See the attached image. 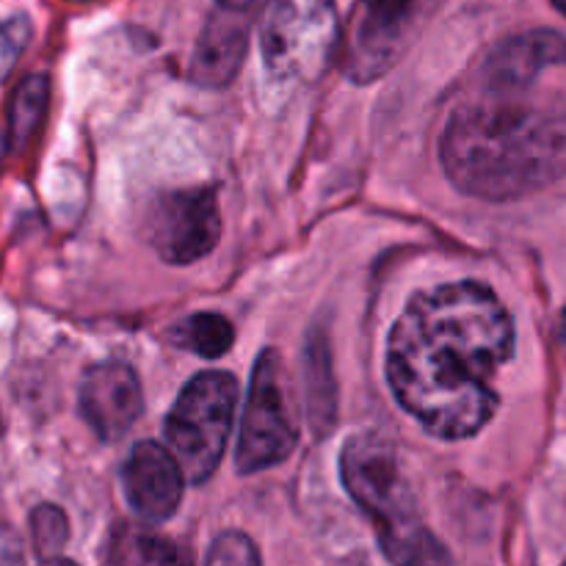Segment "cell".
Returning <instances> with one entry per match:
<instances>
[{
    "label": "cell",
    "instance_id": "6da1fadb",
    "mask_svg": "<svg viewBox=\"0 0 566 566\" xmlns=\"http://www.w3.org/2000/svg\"><path fill=\"white\" fill-rule=\"evenodd\" d=\"M512 352L514 324L501 298L481 282H451L403 307L387 346V381L429 434L462 440L495 415V376Z\"/></svg>",
    "mask_w": 566,
    "mask_h": 566
},
{
    "label": "cell",
    "instance_id": "7a4b0ae2",
    "mask_svg": "<svg viewBox=\"0 0 566 566\" xmlns=\"http://www.w3.org/2000/svg\"><path fill=\"white\" fill-rule=\"evenodd\" d=\"M448 180L470 197L506 202L566 175V119L492 97L453 111L440 138Z\"/></svg>",
    "mask_w": 566,
    "mask_h": 566
},
{
    "label": "cell",
    "instance_id": "3957f363",
    "mask_svg": "<svg viewBox=\"0 0 566 566\" xmlns=\"http://www.w3.org/2000/svg\"><path fill=\"white\" fill-rule=\"evenodd\" d=\"M340 479L348 495L374 520L387 562L420 566L437 545L420 525L412 490L401 473L396 451L379 437H354L340 453Z\"/></svg>",
    "mask_w": 566,
    "mask_h": 566
},
{
    "label": "cell",
    "instance_id": "277c9868",
    "mask_svg": "<svg viewBox=\"0 0 566 566\" xmlns=\"http://www.w3.org/2000/svg\"><path fill=\"white\" fill-rule=\"evenodd\" d=\"M340 50V17L332 0H265L260 14L265 83L280 92L318 83Z\"/></svg>",
    "mask_w": 566,
    "mask_h": 566
},
{
    "label": "cell",
    "instance_id": "5b68a950",
    "mask_svg": "<svg viewBox=\"0 0 566 566\" xmlns=\"http://www.w3.org/2000/svg\"><path fill=\"white\" fill-rule=\"evenodd\" d=\"M238 381L224 370L193 376L166 418V440L191 484H205L219 468L235 423Z\"/></svg>",
    "mask_w": 566,
    "mask_h": 566
},
{
    "label": "cell",
    "instance_id": "8992f818",
    "mask_svg": "<svg viewBox=\"0 0 566 566\" xmlns=\"http://www.w3.org/2000/svg\"><path fill=\"white\" fill-rule=\"evenodd\" d=\"M442 0H357L343 36V66L354 83H374L412 50Z\"/></svg>",
    "mask_w": 566,
    "mask_h": 566
},
{
    "label": "cell",
    "instance_id": "52a82bcc",
    "mask_svg": "<svg viewBox=\"0 0 566 566\" xmlns=\"http://www.w3.org/2000/svg\"><path fill=\"white\" fill-rule=\"evenodd\" d=\"M298 440V420L293 412L291 381L276 348L258 357L243 403L241 437L235 448L238 473L254 475L276 468L293 453Z\"/></svg>",
    "mask_w": 566,
    "mask_h": 566
},
{
    "label": "cell",
    "instance_id": "ba28073f",
    "mask_svg": "<svg viewBox=\"0 0 566 566\" xmlns=\"http://www.w3.org/2000/svg\"><path fill=\"white\" fill-rule=\"evenodd\" d=\"M221 216L210 188H180L160 193L147 213V238L160 260L188 265L213 252Z\"/></svg>",
    "mask_w": 566,
    "mask_h": 566
},
{
    "label": "cell",
    "instance_id": "9c48e42d",
    "mask_svg": "<svg viewBox=\"0 0 566 566\" xmlns=\"http://www.w3.org/2000/svg\"><path fill=\"white\" fill-rule=\"evenodd\" d=\"M144 409L142 381L125 363H99L83 374L81 415L103 442H116Z\"/></svg>",
    "mask_w": 566,
    "mask_h": 566
},
{
    "label": "cell",
    "instance_id": "30bf717a",
    "mask_svg": "<svg viewBox=\"0 0 566 566\" xmlns=\"http://www.w3.org/2000/svg\"><path fill=\"white\" fill-rule=\"evenodd\" d=\"M122 481L133 512L149 523H164L180 506L182 486L188 479L169 448L144 440L133 446L122 470Z\"/></svg>",
    "mask_w": 566,
    "mask_h": 566
},
{
    "label": "cell",
    "instance_id": "8fae6325",
    "mask_svg": "<svg viewBox=\"0 0 566 566\" xmlns=\"http://www.w3.org/2000/svg\"><path fill=\"white\" fill-rule=\"evenodd\" d=\"M249 9L219 3L199 36L191 61V81L202 88H224L238 75L247 53Z\"/></svg>",
    "mask_w": 566,
    "mask_h": 566
},
{
    "label": "cell",
    "instance_id": "7c38bea8",
    "mask_svg": "<svg viewBox=\"0 0 566 566\" xmlns=\"http://www.w3.org/2000/svg\"><path fill=\"white\" fill-rule=\"evenodd\" d=\"M566 64V36L553 31H534L503 42L486 61V77L497 92L528 86L542 70Z\"/></svg>",
    "mask_w": 566,
    "mask_h": 566
},
{
    "label": "cell",
    "instance_id": "4fadbf2b",
    "mask_svg": "<svg viewBox=\"0 0 566 566\" xmlns=\"http://www.w3.org/2000/svg\"><path fill=\"white\" fill-rule=\"evenodd\" d=\"M111 566H191V556L177 542L155 534V531L138 528V525H122L116 528L108 547Z\"/></svg>",
    "mask_w": 566,
    "mask_h": 566
},
{
    "label": "cell",
    "instance_id": "5bb4252c",
    "mask_svg": "<svg viewBox=\"0 0 566 566\" xmlns=\"http://www.w3.org/2000/svg\"><path fill=\"white\" fill-rule=\"evenodd\" d=\"M50 99V83L44 75H31L17 86L9 105V142L14 149H25L36 136Z\"/></svg>",
    "mask_w": 566,
    "mask_h": 566
},
{
    "label": "cell",
    "instance_id": "9a60e30c",
    "mask_svg": "<svg viewBox=\"0 0 566 566\" xmlns=\"http://www.w3.org/2000/svg\"><path fill=\"white\" fill-rule=\"evenodd\" d=\"M175 340L182 348H188V352L199 354V357L216 359L230 352L232 340H235V329H232V324L224 315L199 313L177 326Z\"/></svg>",
    "mask_w": 566,
    "mask_h": 566
},
{
    "label": "cell",
    "instance_id": "2e32d148",
    "mask_svg": "<svg viewBox=\"0 0 566 566\" xmlns=\"http://www.w3.org/2000/svg\"><path fill=\"white\" fill-rule=\"evenodd\" d=\"M31 534L42 562L50 556H59V551L66 545V539H70L66 514L61 512L59 506H53V503H42V506L33 509L31 514Z\"/></svg>",
    "mask_w": 566,
    "mask_h": 566
},
{
    "label": "cell",
    "instance_id": "e0dca14e",
    "mask_svg": "<svg viewBox=\"0 0 566 566\" xmlns=\"http://www.w3.org/2000/svg\"><path fill=\"white\" fill-rule=\"evenodd\" d=\"M205 566H260V553L247 534L227 531V534L216 536Z\"/></svg>",
    "mask_w": 566,
    "mask_h": 566
},
{
    "label": "cell",
    "instance_id": "ac0fdd59",
    "mask_svg": "<svg viewBox=\"0 0 566 566\" xmlns=\"http://www.w3.org/2000/svg\"><path fill=\"white\" fill-rule=\"evenodd\" d=\"M28 42H31V22L25 17H11L0 22V83L11 75Z\"/></svg>",
    "mask_w": 566,
    "mask_h": 566
},
{
    "label": "cell",
    "instance_id": "d6986e66",
    "mask_svg": "<svg viewBox=\"0 0 566 566\" xmlns=\"http://www.w3.org/2000/svg\"><path fill=\"white\" fill-rule=\"evenodd\" d=\"M0 566H25L20 536L3 523H0Z\"/></svg>",
    "mask_w": 566,
    "mask_h": 566
},
{
    "label": "cell",
    "instance_id": "ffe728a7",
    "mask_svg": "<svg viewBox=\"0 0 566 566\" xmlns=\"http://www.w3.org/2000/svg\"><path fill=\"white\" fill-rule=\"evenodd\" d=\"M9 147H11L9 130H3V127H0V166H3V158H6V153H9Z\"/></svg>",
    "mask_w": 566,
    "mask_h": 566
},
{
    "label": "cell",
    "instance_id": "44dd1931",
    "mask_svg": "<svg viewBox=\"0 0 566 566\" xmlns=\"http://www.w3.org/2000/svg\"><path fill=\"white\" fill-rule=\"evenodd\" d=\"M44 566H77V564L70 562V558H64V556H50V558H44Z\"/></svg>",
    "mask_w": 566,
    "mask_h": 566
},
{
    "label": "cell",
    "instance_id": "7402d4cb",
    "mask_svg": "<svg viewBox=\"0 0 566 566\" xmlns=\"http://www.w3.org/2000/svg\"><path fill=\"white\" fill-rule=\"evenodd\" d=\"M553 6H556L558 11H562V14H566V0H551Z\"/></svg>",
    "mask_w": 566,
    "mask_h": 566
},
{
    "label": "cell",
    "instance_id": "603a6c76",
    "mask_svg": "<svg viewBox=\"0 0 566 566\" xmlns=\"http://www.w3.org/2000/svg\"><path fill=\"white\" fill-rule=\"evenodd\" d=\"M564 346H566V310H564Z\"/></svg>",
    "mask_w": 566,
    "mask_h": 566
}]
</instances>
